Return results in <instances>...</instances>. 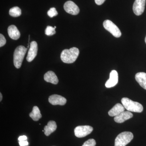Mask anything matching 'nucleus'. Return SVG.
Masks as SVG:
<instances>
[{"label": "nucleus", "mask_w": 146, "mask_h": 146, "mask_svg": "<svg viewBox=\"0 0 146 146\" xmlns=\"http://www.w3.org/2000/svg\"><path fill=\"white\" fill-rule=\"evenodd\" d=\"M3 96L2 95L1 93H0V101H1L2 100Z\"/></svg>", "instance_id": "27"}, {"label": "nucleus", "mask_w": 146, "mask_h": 146, "mask_svg": "<svg viewBox=\"0 0 146 146\" xmlns=\"http://www.w3.org/2000/svg\"><path fill=\"white\" fill-rule=\"evenodd\" d=\"M125 108L123 105L119 103L117 104L109 110L108 115L110 117H116L124 111Z\"/></svg>", "instance_id": "13"}, {"label": "nucleus", "mask_w": 146, "mask_h": 146, "mask_svg": "<svg viewBox=\"0 0 146 146\" xmlns=\"http://www.w3.org/2000/svg\"><path fill=\"white\" fill-rule=\"evenodd\" d=\"M55 29L52 27L48 26L45 30V34L48 36L54 35L56 33Z\"/></svg>", "instance_id": "20"}, {"label": "nucleus", "mask_w": 146, "mask_h": 146, "mask_svg": "<svg viewBox=\"0 0 146 146\" xmlns=\"http://www.w3.org/2000/svg\"><path fill=\"white\" fill-rule=\"evenodd\" d=\"M27 50V48L23 46H20L17 47L14 51L13 63L14 66L17 69L21 68Z\"/></svg>", "instance_id": "3"}, {"label": "nucleus", "mask_w": 146, "mask_h": 146, "mask_svg": "<svg viewBox=\"0 0 146 146\" xmlns=\"http://www.w3.org/2000/svg\"><path fill=\"white\" fill-rule=\"evenodd\" d=\"M29 116L34 121H38L41 119L42 116L39 108L36 106H34L32 111L29 114Z\"/></svg>", "instance_id": "18"}, {"label": "nucleus", "mask_w": 146, "mask_h": 146, "mask_svg": "<svg viewBox=\"0 0 146 146\" xmlns=\"http://www.w3.org/2000/svg\"><path fill=\"white\" fill-rule=\"evenodd\" d=\"M54 28H55V29L56 28V27L55 26Z\"/></svg>", "instance_id": "29"}, {"label": "nucleus", "mask_w": 146, "mask_h": 146, "mask_svg": "<svg viewBox=\"0 0 146 146\" xmlns=\"http://www.w3.org/2000/svg\"><path fill=\"white\" fill-rule=\"evenodd\" d=\"M9 14L11 16L13 17L20 16L22 14L21 9L18 7H12L9 10Z\"/></svg>", "instance_id": "19"}, {"label": "nucleus", "mask_w": 146, "mask_h": 146, "mask_svg": "<svg viewBox=\"0 0 146 146\" xmlns=\"http://www.w3.org/2000/svg\"><path fill=\"white\" fill-rule=\"evenodd\" d=\"M133 133L129 131L120 133L115 140V146H125L133 139Z\"/></svg>", "instance_id": "4"}, {"label": "nucleus", "mask_w": 146, "mask_h": 146, "mask_svg": "<svg viewBox=\"0 0 146 146\" xmlns=\"http://www.w3.org/2000/svg\"><path fill=\"white\" fill-rule=\"evenodd\" d=\"M8 33L9 37L14 40H17L21 36L20 31L14 25L9 26L8 28Z\"/></svg>", "instance_id": "14"}, {"label": "nucleus", "mask_w": 146, "mask_h": 146, "mask_svg": "<svg viewBox=\"0 0 146 146\" xmlns=\"http://www.w3.org/2000/svg\"><path fill=\"white\" fill-rule=\"evenodd\" d=\"M79 53V50L76 47L71 48L70 49H65L61 52L60 58L64 63H73L78 57Z\"/></svg>", "instance_id": "1"}, {"label": "nucleus", "mask_w": 146, "mask_h": 146, "mask_svg": "<svg viewBox=\"0 0 146 146\" xmlns=\"http://www.w3.org/2000/svg\"><path fill=\"white\" fill-rule=\"evenodd\" d=\"M6 43V40L5 37L2 34H0V47H1L4 46Z\"/></svg>", "instance_id": "23"}, {"label": "nucleus", "mask_w": 146, "mask_h": 146, "mask_svg": "<svg viewBox=\"0 0 146 146\" xmlns=\"http://www.w3.org/2000/svg\"><path fill=\"white\" fill-rule=\"evenodd\" d=\"M47 14H48V16L50 18H52L54 16H57L58 12L54 7H52V8L50 9V10L48 11Z\"/></svg>", "instance_id": "21"}, {"label": "nucleus", "mask_w": 146, "mask_h": 146, "mask_svg": "<svg viewBox=\"0 0 146 146\" xmlns=\"http://www.w3.org/2000/svg\"><path fill=\"white\" fill-rule=\"evenodd\" d=\"M118 82V74L116 70H112L110 74L109 79L105 84L106 88H109L114 87L117 85Z\"/></svg>", "instance_id": "11"}, {"label": "nucleus", "mask_w": 146, "mask_h": 146, "mask_svg": "<svg viewBox=\"0 0 146 146\" xmlns=\"http://www.w3.org/2000/svg\"><path fill=\"white\" fill-rule=\"evenodd\" d=\"M93 129H94L91 126H78L75 128V135L78 138H82L90 134Z\"/></svg>", "instance_id": "6"}, {"label": "nucleus", "mask_w": 146, "mask_h": 146, "mask_svg": "<svg viewBox=\"0 0 146 146\" xmlns=\"http://www.w3.org/2000/svg\"><path fill=\"white\" fill-rule=\"evenodd\" d=\"M27 138L26 136H20L18 138V141H27Z\"/></svg>", "instance_id": "26"}, {"label": "nucleus", "mask_w": 146, "mask_h": 146, "mask_svg": "<svg viewBox=\"0 0 146 146\" xmlns=\"http://www.w3.org/2000/svg\"><path fill=\"white\" fill-rule=\"evenodd\" d=\"M106 0H95V2L98 5H100L103 4Z\"/></svg>", "instance_id": "25"}, {"label": "nucleus", "mask_w": 146, "mask_h": 146, "mask_svg": "<svg viewBox=\"0 0 146 146\" xmlns=\"http://www.w3.org/2000/svg\"><path fill=\"white\" fill-rule=\"evenodd\" d=\"M145 43H146V37H145Z\"/></svg>", "instance_id": "28"}, {"label": "nucleus", "mask_w": 146, "mask_h": 146, "mask_svg": "<svg viewBox=\"0 0 146 146\" xmlns=\"http://www.w3.org/2000/svg\"><path fill=\"white\" fill-rule=\"evenodd\" d=\"M136 81L139 83L140 86L146 90V73L138 72L135 75Z\"/></svg>", "instance_id": "17"}, {"label": "nucleus", "mask_w": 146, "mask_h": 146, "mask_svg": "<svg viewBox=\"0 0 146 146\" xmlns=\"http://www.w3.org/2000/svg\"><path fill=\"white\" fill-rule=\"evenodd\" d=\"M44 79L46 82L53 84H56L58 83V80L57 76L53 72L48 71L45 74Z\"/></svg>", "instance_id": "15"}, {"label": "nucleus", "mask_w": 146, "mask_h": 146, "mask_svg": "<svg viewBox=\"0 0 146 146\" xmlns=\"http://www.w3.org/2000/svg\"><path fill=\"white\" fill-rule=\"evenodd\" d=\"M133 117V114L129 111H123L119 115L116 116L114 118V121L116 123H123L125 121L131 119Z\"/></svg>", "instance_id": "12"}, {"label": "nucleus", "mask_w": 146, "mask_h": 146, "mask_svg": "<svg viewBox=\"0 0 146 146\" xmlns=\"http://www.w3.org/2000/svg\"><path fill=\"white\" fill-rule=\"evenodd\" d=\"M96 141L94 139H90L86 141L82 146H96Z\"/></svg>", "instance_id": "22"}, {"label": "nucleus", "mask_w": 146, "mask_h": 146, "mask_svg": "<svg viewBox=\"0 0 146 146\" xmlns=\"http://www.w3.org/2000/svg\"><path fill=\"white\" fill-rule=\"evenodd\" d=\"M64 9L67 13L73 15H76L80 12L78 7L72 1H68L64 5Z\"/></svg>", "instance_id": "8"}, {"label": "nucleus", "mask_w": 146, "mask_h": 146, "mask_svg": "<svg viewBox=\"0 0 146 146\" xmlns=\"http://www.w3.org/2000/svg\"><path fill=\"white\" fill-rule=\"evenodd\" d=\"M57 128L56 123L53 121H50L48 123L47 125L44 128V133L46 136H49L52 132H54Z\"/></svg>", "instance_id": "16"}, {"label": "nucleus", "mask_w": 146, "mask_h": 146, "mask_svg": "<svg viewBox=\"0 0 146 146\" xmlns=\"http://www.w3.org/2000/svg\"><path fill=\"white\" fill-rule=\"evenodd\" d=\"M103 26L105 29L115 37L118 38L121 35V33L119 29L112 21L108 20H106L104 22Z\"/></svg>", "instance_id": "5"}, {"label": "nucleus", "mask_w": 146, "mask_h": 146, "mask_svg": "<svg viewBox=\"0 0 146 146\" xmlns=\"http://www.w3.org/2000/svg\"><path fill=\"white\" fill-rule=\"evenodd\" d=\"M19 143L20 146H26L29 145V143L27 141H19Z\"/></svg>", "instance_id": "24"}, {"label": "nucleus", "mask_w": 146, "mask_h": 146, "mask_svg": "<svg viewBox=\"0 0 146 146\" xmlns=\"http://www.w3.org/2000/svg\"><path fill=\"white\" fill-rule=\"evenodd\" d=\"M49 102L53 105L63 106L66 104L67 100L64 97L58 95H52L48 98Z\"/></svg>", "instance_id": "10"}, {"label": "nucleus", "mask_w": 146, "mask_h": 146, "mask_svg": "<svg viewBox=\"0 0 146 146\" xmlns=\"http://www.w3.org/2000/svg\"><path fill=\"white\" fill-rule=\"evenodd\" d=\"M121 103L124 107L129 112H141L143 110V107L141 104L134 102L127 98H123Z\"/></svg>", "instance_id": "2"}, {"label": "nucleus", "mask_w": 146, "mask_h": 146, "mask_svg": "<svg viewBox=\"0 0 146 146\" xmlns=\"http://www.w3.org/2000/svg\"><path fill=\"white\" fill-rule=\"evenodd\" d=\"M38 51V46L35 41H33L30 45L29 50L28 53L27 60L29 62H31L36 57Z\"/></svg>", "instance_id": "9"}, {"label": "nucleus", "mask_w": 146, "mask_h": 146, "mask_svg": "<svg viewBox=\"0 0 146 146\" xmlns=\"http://www.w3.org/2000/svg\"><path fill=\"white\" fill-rule=\"evenodd\" d=\"M146 0H135L133 6V12L136 16H140L145 10Z\"/></svg>", "instance_id": "7"}]
</instances>
